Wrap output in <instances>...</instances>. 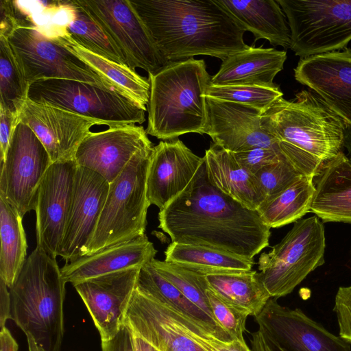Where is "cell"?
I'll return each mask as SVG.
<instances>
[{
  "instance_id": "obj_9",
  "label": "cell",
  "mask_w": 351,
  "mask_h": 351,
  "mask_svg": "<svg viewBox=\"0 0 351 351\" xmlns=\"http://www.w3.org/2000/svg\"><path fill=\"white\" fill-rule=\"evenodd\" d=\"M287 18L291 49L301 58L346 48L351 0H277Z\"/></svg>"
},
{
  "instance_id": "obj_8",
  "label": "cell",
  "mask_w": 351,
  "mask_h": 351,
  "mask_svg": "<svg viewBox=\"0 0 351 351\" xmlns=\"http://www.w3.org/2000/svg\"><path fill=\"white\" fill-rule=\"evenodd\" d=\"M324 227L317 216L300 219L282 241L258 258L261 279L271 298L291 293L324 263Z\"/></svg>"
},
{
  "instance_id": "obj_50",
  "label": "cell",
  "mask_w": 351,
  "mask_h": 351,
  "mask_svg": "<svg viewBox=\"0 0 351 351\" xmlns=\"http://www.w3.org/2000/svg\"><path fill=\"white\" fill-rule=\"evenodd\" d=\"M343 147H345L348 152L347 157L351 162V125H347Z\"/></svg>"
},
{
  "instance_id": "obj_31",
  "label": "cell",
  "mask_w": 351,
  "mask_h": 351,
  "mask_svg": "<svg viewBox=\"0 0 351 351\" xmlns=\"http://www.w3.org/2000/svg\"><path fill=\"white\" fill-rule=\"evenodd\" d=\"M62 3L65 21L56 25L85 49L128 66L123 54L108 33L75 1H62Z\"/></svg>"
},
{
  "instance_id": "obj_46",
  "label": "cell",
  "mask_w": 351,
  "mask_h": 351,
  "mask_svg": "<svg viewBox=\"0 0 351 351\" xmlns=\"http://www.w3.org/2000/svg\"><path fill=\"white\" fill-rule=\"evenodd\" d=\"M252 351H286L276 342L268 339L259 329L252 333Z\"/></svg>"
},
{
  "instance_id": "obj_14",
  "label": "cell",
  "mask_w": 351,
  "mask_h": 351,
  "mask_svg": "<svg viewBox=\"0 0 351 351\" xmlns=\"http://www.w3.org/2000/svg\"><path fill=\"white\" fill-rule=\"evenodd\" d=\"M77 165L75 159L53 162L38 189L36 247L58 256L71 202Z\"/></svg>"
},
{
  "instance_id": "obj_4",
  "label": "cell",
  "mask_w": 351,
  "mask_h": 351,
  "mask_svg": "<svg viewBox=\"0 0 351 351\" xmlns=\"http://www.w3.org/2000/svg\"><path fill=\"white\" fill-rule=\"evenodd\" d=\"M66 283L56 258L36 247L8 288L10 319L25 333L29 351H60Z\"/></svg>"
},
{
  "instance_id": "obj_20",
  "label": "cell",
  "mask_w": 351,
  "mask_h": 351,
  "mask_svg": "<svg viewBox=\"0 0 351 351\" xmlns=\"http://www.w3.org/2000/svg\"><path fill=\"white\" fill-rule=\"evenodd\" d=\"M294 72L298 82L314 90L347 125H351L350 49L301 58Z\"/></svg>"
},
{
  "instance_id": "obj_3",
  "label": "cell",
  "mask_w": 351,
  "mask_h": 351,
  "mask_svg": "<svg viewBox=\"0 0 351 351\" xmlns=\"http://www.w3.org/2000/svg\"><path fill=\"white\" fill-rule=\"evenodd\" d=\"M263 129L276 137L291 165L314 178L344 144L347 125L318 96L302 90L293 101L282 97L261 117Z\"/></svg>"
},
{
  "instance_id": "obj_7",
  "label": "cell",
  "mask_w": 351,
  "mask_h": 351,
  "mask_svg": "<svg viewBox=\"0 0 351 351\" xmlns=\"http://www.w3.org/2000/svg\"><path fill=\"white\" fill-rule=\"evenodd\" d=\"M29 100L93 119L108 128L142 124L147 108L112 89L80 81L50 78L28 86Z\"/></svg>"
},
{
  "instance_id": "obj_17",
  "label": "cell",
  "mask_w": 351,
  "mask_h": 351,
  "mask_svg": "<svg viewBox=\"0 0 351 351\" xmlns=\"http://www.w3.org/2000/svg\"><path fill=\"white\" fill-rule=\"evenodd\" d=\"M18 121L27 125L47 149L52 162L74 159L84 137L101 122L69 110L26 99Z\"/></svg>"
},
{
  "instance_id": "obj_32",
  "label": "cell",
  "mask_w": 351,
  "mask_h": 351,
  "mask_svg": "<svg viewBox=\"0 0 351 351\" xmlns=\"http://www.w3.org/2000/svg\"><path fill=\"white\" fill-rule=\"evenodd\" d=\"M18 210L0 196V278L8 288L16 280L27 255V239Z\"/></svg>"
},
{
  "instance_id": "obj_42",
  "label": "cell",
  "mask_w": 351,
  "mask_h": 351,
  "mask_svg": "<svg viewBox=\"0 0 351 351\" xmlns=\"http://www.w3.org/2000/svg\"><path fill=\"white\" fill-rule=\"evenodd\" d=\"M34 23V19L23 10L18 1H0V36L8 37L18 27Z\"/></svg>"
},
{
  "instance_id": "obj_19",
  "label": "cell",
  "mask_w": 351,
  "mask_h": 351,
  "mask_svg": "<svg viewBox=\"0 0 351 351\" xmlns=\"http://www.w3.org/2000/svg\"><path fill=\"white\" fill-rule=\"evenodd\" d=\"M208 134L213 143L232 153L274 147L279 141L262 128L263 112L254 107L206 97Z\"/></svg>"
},
{
  "instance_id": "obj_22",
  "label": "cell",
  "mask_w": 351,
  "mask_h": 351,
  "mask_svg": "<svg viewBox=\"0 0 351 351\" xmlns=\"http://www.w3.org/2000/svg\"><path fill=\"white\" fill-rule=\"evenodd\" d=\"M158 351H204L177 326L167 305L135 289L125 322Z\"/></svg>"
},
{
  "instance_id": "obj_30",
  "label": "cell",
  "mask_w": 351,
  "mask_h": 351,
  "mask_svg": "<svg viewBox=\"0 0 351 351\" xmlns=\"http://www.w3.org/2000/svg\"><path fill=\"white\" fill-rule=\"evenodd\" d=\"M165 261L204 276L252 270L253 258H247L208 247L171 242L165 251Z\"/></svg>"
},
{
  "instance_id": "obj_5",
  "label": "cell",
  "mask_w": 351,
  "mask_h": 351,
  "mask_svg": "<svg viewBox=\"0 0 351 351\" xmlns=\"http://www.w3.org/2000/svg\"><path fill=\"white\" fill-rule=\"evenodd\" d=\"M148 75L147 134L165 141L187 133L206 134L208 108L204 94L212 77L204 61L191 58L171 62Z\"/></svg>"
},
{
  "instance_id": "obj_48",
  "label": "cell",
  "mask_w": 351,
  "mask_h": 351,
  "mask_svg": "<svg viewBox=\"0 0 351 351\" xmlns=\"http://www.w3.org/2000/svg\"><path fill=\"white\" fill-rule=\"evenodd\" d=\"M0 351H18V344L6 327L1 329Z\"/></svg>"
},
{
  "instance_id": "obj_13",
  "label": "cell",
  "mask_w": 351,
  "mask_h": 351,
  "mask_svg": "<svg viewBox=\"0 0 351 351\" xmlns=\"http://www.w3.org/2000/svg\"><path fill=\"white\" fill-rule=\"evenodd\" d=\"M258 329L286 351H351L350 343L327 330L300 308L271 298L255 317Z\"/></svg>"
},
{
  "instance_id": "obj_16",
  "label": "cell",
  "mask_w": 351,
  "mask_h": 351,
  "mask_svg": "<svg viewBox=\"0 0 351 351\" xmlns=\"http://www.w3.org/2000/svg\"><path fill=\"white\" fill-rule=\"evenodd\" d=\"M110 183L97 173L77 166L73 192L58 256L66 263L86 253L96 230Z\"/></svg>"
},
{
  "instance_id": "obj_11",
  "label": "cell",
  "mask_w": 351,
  "mask_h": 351,
  "mask_svg": "<svg viewBox=\"0 0 351 351\" xmlns=\"http://www.w3.org/2000/svg\"><path fill=\"white\" fill-rule=\"evenodd\" d=\"M52 163L33 130L18 121L1 162L0 196L22 217L35 210L38 187Z\"/></svg>"
},
{
  "instance_id": "obj_34",
  "label": "cell",
  "mask_w": 351,
  "mask_h": 351,
  "mask_svg": "<svg viewBox=\"0 0 351 351\" xmlns=\"http://www.w3.org/2000/svg\"><path fill=\"white\" fill-rule=\"evenodd\" d=\"M313 178L302 176L272 199L257 210L269 228H280L295 222L310 212L315 191Z\"/></svg>"
},
{
  "instance_id": "obj_10",
  "label": "cell",
  "mask_w": 351,
  "mask_h": 351,
  "mask_svg": "<svg viewBox=\"0 0 351 351\" xmlns=\"http://www.w3.org/2000/svg\"><path fill=\"white\" fill-rule=\"evenodd\" d=\"M6 38L28 85L43 79H69L125 95L36 23L18 27Z\"/></svg>"
},
{
  "instance_id": "obj_27",
  "label": "cell",
  "mask_w": 351,
  "mask_h": 351,
  "mask_svg": "<svg viewBox=\"0 0 351 351\" xmlns=\"http://www.w3.org/2000/svg\"><path fill=\"white\" fill-rule=\"evenodd\" d=\"M217 1L256 40L263 38L274 46L290 48V29L277 1Z\"/></svg>"
},
{
  "instance_id": "obj_23",
  "label": "cell",
  "mask_w": 351,
  "mask_h": 351,
  "mask_svg": "<svg viewBox=\"0 0 351 351\" xmlns=\"http://www.w3.org/2000/svg\"><path fill=\"white\" fill-rule=\"evenodd\" d=\"M156 253L153 243L145 234L66 263L60 268L61 274L66 283L73 285L99 276L134 267H141L154 259Z\"/></svg>"
},
{
  "instance_id": "obj_49",
  "label": "cell",
  "mask_w": 351,
  "mask_h": 351,
  "mask_svg": "<svg viewBox=\"0 0 351 351\" xmlns=\"http://www.w3.org/2000/svg\"><path fill=\"white\" fill-rule=\"evenodd\" d=\"M134 341L138 351H158L149 343L140 337L134 336Z\"/></svg>"
},
{
  "instance_id": "obj_44",
  "label": "cell",
  "mask_w": 351,
  "mask_h": 351,
  "mask_svg": "<svg viewBox=\"0 0 351 351\" xmlns=\"http://www.w3.org/2000/svg\"><path fill=\"white\" fill-rule=\"evenodd\" d=\"M102 351H138L136 347L134 336L125 324L112 339L101 341Z\"/></svg>"
},
{
  "instance_id": "obj_25",
  "label": "cell",
  "mask_w": 351,
  "mask_h": 351,
  "mask_svg": "<svg viewBox=\"0 0 351 351\" xmlns=\"http://www.w3.org/2000/svg\"><path fill=\"white\" fill-rule=\"evenodd\" d=\"M310 212L324 222L351 223V162L343 152L318 176Z\"/></svg>"
},
{
  "instance_id": "obj_24",
  "label": "cell",
  "mask_w": 351,
  "mask_h": 351,
  "mask_svg": "<svg viewBox=\"0 0 351 351\" xmlns=\"http://www.w3.org/2000/svg\"><path fill=\"white\" fill-rule=\"evenodd\" d=\"M286 59V51L250 46L223 60L210 83L275 87L274 79L283 69Z\"/></svg>"
},
{
  "instance_id": "obj_35",
  "label": "cell",
  "mask_w": 351,
  "mask_h": 351,
  "mask_svg": "<svg viewBox=\"0 0 351 351\" xmlns=\"http://www.w3.org/2000/svg\"><path fill=\"white\" fill-rule=\"evenodd\" d=\"M28 86L8 38L0 36V106L18 114Z\"/></svg>"
},
{
  "instance_id": "obj_18",
  "label": "cell",
  "mask_w": 351,
  "mask_h": 351,
  "mask_svg": "<svg viewBox=\"0 0 351 351\" xmlns=\"http://www.w3.org/2000/svg\"><path fill=\"white\" fill-rule=\"evenodd\" d=\"M143 126L126 125L90 132L79 145L74 159L110 184L140 151L152 147Z\"/></svg>"
},
{
  "instance_id": "obj_45",
  "label": "cell",
  "mask_w": 351,
  "mask_h": 351,
  "mask_svg": "<svg viewBox=\"0 0 351 351\" xmlns=\"http://www.w3.org/2000/svg\"><path fill=\"white\" fill-rule=\"evenodd\" d=\"M18 122V114L0 106V162L5 156L10 141Z\"/></svg>"
},
{
  "instance_id": "obj_1",
  "label": "cell",
  "mask_w": 351,
  "mask_h": 351,
  "mask_svg": "<svg viewBox=\"0 0 351 351\" xmlns=\"http://www.w3.org/2000/svg\"><path fill=\"white\" fill-rule=\"evenodd\" d=\"M158 221L171 242L247 258L267 247L271 235L257 210L245 208L210 182L204 161L187 187L160 210Z\"/></svg>"
},
{
  "instance_id": "obj_12",
  "label": "cell",
  "mask_w": 351,
  "mask_h": 351,
  "mask_svg": "<svg viewBox=\"0 0 351 351\" xmlns=\"http://www.w3.org/2000/svg\"><path fill=\"white\" fill-rule=\"evenodd\" d=\"M110 36L123 54L128 66L152 74L167 62L153 42L129 0H76Z\"/></svg>"
},
{
  "instance_id": "obj_38",
  "label": "cell",
  "mask_w": 351,
  "mask_h": 351,
  "mask_svg": "<svg viewBox=\"0 0 351 351\" xmlns=\"http://www.w3.org/2000/svg\"><path fill=\"white\" fill-rule=\"evenodd\" d=\"M165 304L179 328L204 351H252L246 342L234 339L231 341L221 340L204 322Z\"/></svg>"
},
{
  "instance_id": "obj_15",
  "label": "cell",
  "mask_w": 351,
  "mask_h": 351,
  "mask_svg": "<svg viewBox=\"0 0 351 351\" xmlns=\"http://www.w3.org/2000/svg\"><path fill=\"white\" fill-rule=\"evenodd\" d=\"M140 268L131 267L73 285L91 316L101 341L114 337L124 324Z\"/></svg>"
},
{
  "instance_id": "obj_40",
  "label": "cell",
  "mask_w": 351,
  "mask_h": 351,
  "mask_svg": "<svg viewBox=\"0 0 351 351\" xmlns=\"http://www.w3.org/2000/svg\"><path fill=\"white\" fill-rule=\"evenodd\" d=\"M206 295L217 324L234 340L245 343L243 333L247 315L220 298L208 287Z\"/></svg>"
},
{
  "instance_id": "obj_39",
  "label": "cell",
  "mask_w": 351,
  "mask_h": 351,
  "mask_svg": "<svg viewBox=\"0 0 351 351\" xmlns=\"http://www.w3.org/2000/svg\"><path fill=\"white\" fill-rule=\"evenodd\" d=\"M267 202L287 189L301 175L285 156L282 160L263 167L254 175Z\"/></svg>"
},
{
  "instance_id": "obj_6",
  "label": "cell",
  "mask_w": 351,
  "mask_h": 351,
  "mask_svg": "<svg viewBox=\"0 0 351 351\" xmlns=\"http://www.w3.org/2000/svg\"><path fill=\"white\" fill-rule=\"evenodd\" d=\"M153 148L138 152L110 184L96 230L84 255L145 234L150 206L147 176Z\"/></svg>"
},
{
  "instance_id": "obj_21",
  "label": "cell",
  "mask_w": 351,
  "mask_h": 351,
  "mask_svg": "<svg viewBox=\"0 0 351 351\" xmlns=\"http://www.w3.org/2000/svg\"><path fill=\"white\" fill-rule=\"evenodd\" d=\"M204 161L178 138L154 146L147 176L150 205L164 208L187 187Z\"/></svg>"
},
{
  "instance_id": "obj_33",
  "label": "cell",
  "mask_w": 351,
  "mask_h": 351,
  "mask_svg": "<svg viewBox=\"0 0 351 351\" xmlns=\"http://www.w3.org/2000/svg\"><path fill=\"white\" fill-rule=\"evenodd\" d=\"M136 289L145 295L168 304L188 316L204 322L213 330L219 339L226 341L233 340L214 319L160 275L150 263L140 268Z\"/></svg>"
},
{
  "instance_id": "obj_41",
  "label": "cell",
  "mask_w": 351,
  "mask_h": 351,
  "mask_svg": "<svg viewBox=\"0 0 351 351\" xmlns=\"http://www.w3.org/2000/svg\"><path fill=\"white\" fill-rule=\"evenodd\" d=\"M233 154L241 166L253 175L263 167L285 157L279 145L274 147H255Z\"/></svg>"
},
{
  "instance_id": "obj_43",
  "label": "cell",
  "mask_w": 351,
  "mask_h": 351,
  "mask_svg": "<svg viewBox=\"0 0 351 351\" xmlns=\"http://www.w3.org/2000/svg\"><path fill=\"white\" fill-rule=\"evenodd\" d=\"M333 311L337 315L339 337L351 343V286L338 289Z\"/></svg>"
},
{
  "instance_id": "obj_36",
  "label": "cell",
  "mask_w": 351,
  "mask_h": 351,
  "mask_svg": "<svg viewBox=\"0 0 351 351\" xmlns=\"http://www.w3.org/2000/svg\"><path fill=\"white\" fill-rule=\"evenodd\" d=\"M149 263L191 302L215 320L206 295L208 286L204 275L165 261L154 258Z\"/></svg>"
},
{
  "instance_id": "obj_29",
  "label": "cell",
  "mask_w": 351,
  "mask_h": 351,
  "mask_svg": "<svg viewBox=\"0 0 351 351\" xmlns=\"http://www.w3.org/2000/svg\"><path fill=\"white\" fill-rule=\"evenodd\" d=\"M208 287L223 300L255 317L271 298L254 270L205 276Z\"/></svg>"
},
{
  "instance_id": "obj_2",
  "label": "cell",
  "mask_w": 351,
  "mask_h": 351,
  "mask_svg": "<svg viewBox=\"0 0 351 351\" xmlns=\"http://www.w3.org/2000/svg\"><path fill=\"white\" fill-rule=\"evenodd\" d=\"M169 62L195 56L221 59L245 50L246 32L217 0H129Z\"/></svg>"
},
{
  "instance_id": "obj_37",
  "label": "cell",
  "mask_w": 351,
  "mask_h": 351,
  "mask_svg": "<svg viewBox=\"0 0 351 351\" xmlns=\"http://www.w3.org/2000/svg\"><path fill=\"white\" fill-rule=\"evenodd\" d=\"M204 96L254 107L264 113L283 93L279 86L265 87L246 85L215 86L207 87Z\"/></svg>"
},
{
  "instance_id": "obj_26",
  "label": "cell",
  "mask_w": 351,
  "mask_h": 351,
  "mask_svg": "<svg viewBox=\"0 0 351 351\" xmlns=\"http://www.w3.org/2000/svg\"><path fill=\"white\" fill-rule=\"evenodd\" d=\"M203 158L208 178L215 187L245 208L258 209L264 202L261 189L233 153L213 143Z\"/></svg>"
},
{
  "instance_id": "obj_28",
  "label": "cell",
  "mask_w": 351,
  "mask_h": 351,
  "mask_svg": "<svg viewBox=\"0 0 351 351\" xmlns=\"http://www.w3.org/2000/svg\"><path fill=\"white\" fill-rule=\"evenodd\" d=\"M49 31V34L45 32L110 80L130 99L146 107L150 94L148 78L142 77L127 65L113 62L85 49L56 24L50 27Z\"/></svg>"
},
{
  "instance_id": "obj_47",
  "label": "cell",
  "mask_w": 351,
  "mask_h": 351,
  "mask_svg": "<svg viewBox=\"0 0 351 351\" xmlns=\"http://www.w3.org/2000/svg\"><path fill=\"white\" fill-rule=\"evenodd\" d=\"M11 300L10 291L5 282L0 278V329L5 327V323L10 319Z\"/></svg>"
}]
</instances>
